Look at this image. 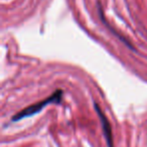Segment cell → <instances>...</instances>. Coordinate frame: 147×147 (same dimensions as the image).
<instances>
[{
  "instance_id": "obj_2",
  "label": "cell",
  "mask_w": 147,
  "mask_h": 147,
  "mask_svg": "<svg viewBox=\"0 0 147 147\" xmlns=\"http://www.w3.org/2000/svg\"><path fill=\"white\" fill-rule=\"evenodd\" d=\"M95 109H96L99 118H100L101 125H102V129H103V133H104L105 139H106V142H107V146L114 147V144H113L112 129H111V125H110V123H109V120L107 119L106 115L101 111L100 107H99L97 104H95Z\"/></svg>"
},
{
  "instance_id": "obj_1",
  "label": "cell",
  "mask_w": 147,
  "mask_h": 147,
  "mask_svg": "<svg viewBox=\"0 0 147 147\" xmlns=\"http://www.w3.org/2000/svg\"><path fill=\"white\" fill-rule=\"evenodd\" d=\"M61 96H63V92L61 90H57L53 93V95H51L49 97H47V99L40 101V102H37L33 105L26 107L23 110H21L20 112H18L17 114H15L12 118L13 122H16L19 121L21 119L27 118V117H30L32 115H35L36 113L40 112L45 106H47L49 104H57V103L61 102Z\"/></svg>"
}]
</instances>
